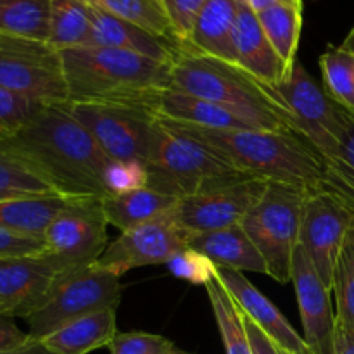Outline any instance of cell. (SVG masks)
I'll list each match as a JSON object with an SVG mask.
<instances>
[{
    "instance_id": "34",
    "label": "cell",
    "mask_w": 354,
    "mask_h": 354,
    "mask_svg": "<svg viewBox=\"0 0 354 354\" xmlns=\"http://www.w3.org/2000/svg\"><path fill=\"white\" fill-rule=\"evenodd\" d=\"M55 194L48 183L0 149V201Z\"/></svg>"
},
{
    "instance_id": "16",
    "label": "cell",
    "mask_w": 354,
    "mask_h": 354,
    "mask_svg": "<svg viewBox=\"0 0 354 354\" xmlns=\"http://www.w3.org/2000/svg\"><path fill=\"white\" fill-rule=\"evenodd\" d=\"M297 297L303 339L311 354H337V317L332 290L318 277L304 249L297 244L294 252L292 280Z\"/></svg>"
},
{
    "instance_id": "7",
    "label": "cell",
    "mask_w": 354,
    "mask_h": 354,
    "mask_svg": "<svg viewBox=\"0 0 354 354\" xmlns=\"http://www.w3.org/2000/svg\"><path fill=\"white\" fill-rule=\"evenodd\" d=\"M111 161L145 165L154 133L156 113L144 104L64 102Z\"/></svg>"
},
{
    "instance_id": "4",
    "label": "cell",
    "mask_w": 354,
    "mask_h": 354,
    "mask_svg": "<svg viewBox=\"0 0 354 354\" xmlns=\"http://www.w3.org/2000/svg\"><path fill=\"white\" fill-rule=\"evenodd\" d=\"M169 88L228 107L265 130L297 131L277 90L263 85L235 62L178 47L171 64Z\"/></svg>"
},
{
    "instance_id": "24",
    "label": "cell",
    "mask_w": 354,
    "mask_h": 354,
    "mask_svg": "<svg viewBox=\"0 0 354 354\" xmlns=\"http://www.w3.org/2000/svg\"><path fill=\"white\" fill-rule=\"evenodd\" d=\"M116 334V310H104L69 322L41 342L55 354H88L109 348Z\"/></svg>"
},
{
    "instance_id": "46",
    "label": "cell",
    "mask_w": 354,
    "mask_h": 354,
    "mask_svg": "<svg viewBox=\"0 0 354 354\" xmlns=\"http://www.w3.org/2000/svg\"><path fill=\"white\" fill-rule=\"evenodd\" d=\"M171 354H192V353H189V351H183V349L176 348V346H175V349H173V353H171Z\"/></svg>"
},
{
    "instance_id": "44",
    "label": "cell",
    "mask_w": 354,
    "mask_h": 354,
    "mask_svg": "<svg viewBox=\"0 0 354 354\" xmlns=\"http://www.w3.org/2000/svg\"><path fill=\"white\" fill-rule=\"evenodd\" d=\"M248 6L251 7L254 12H261V10L273 6H292L297 7V9H304L303 0H248Z\"/></svg>"
},
{
    "instance_id": "2",
    "label": "cell",
    "mask_w": 354,
    "mask_h": 354,
    "mask_svg": "<svg viewBox=\"0 0 354 354\" xmlns=\"http://www.w3.org/2000/svg\"><path fill=\"white\" fill-rule=\"evenodd\" d=\"M165 121L175 130L213 149L252 178L286 182L304 189H315L324 182L325 159L308 138L294 130L203 128Z\"/></svg>"
},
{
    "instance_id": "33",
    "label": "cell",
    "mask_w": 354,
    "mask_h": 354,
    "mask_svg": "<svg viewBox=\"0 0 354 354\" xmlns=\"http://www.w3.org/2000/svg\"><path fill=\"white\" fill-rule=\"evenodd\" d=\"M330 290L334 294L337 324L354 332V225L335 263Z\"/></svg>"
},
{
    "instance_id": "27",
    "label": "cell",
    "mask_w": 354,
    "mask_h": 354,
    "mask_svg": "<svg viewBox=\"0 0 354 354\" xmlns=\"http://www.w3.org/2000/svg\"><path fill=\"white\" fill-rule=\"evenodd\" d=\"M206 294L209 297L211 310H213L214 320H216L218 330H220L221 341L227 354H254L252 351L251 339H249L248 328H245L244 313L235 303L234 297L227 290V287L214 277L207 282Z\"/></svg>"
},
{
    "instance_id": "22",
    "label": "cell",
    "mask_w": 354,
    "mask_h": 354,
    "mask_svg": "<svg viewBox=\"0 0 354 354\" xmlns=\"http://www.w3.org/2000/svg\"><path fill=\"white\" fill-rule=\"evenodd\" d=\"M154 113L162 120L203 128H259L258 124L228 107L199 97L185 95L171 88L159 93L154 102Z\"/></svg>"
},
{
    "instance_id": "45",
    "label": "cell",
    "mask_w": 354,
    "mask_h": 354,
    "mask_svg": "<svg viewBox=\"0 0 354 354\" xmlns=\"http://www.w3.org/2000/svg\"><path fill=\"white\" fill-rule=\"evenodd\" d=\"M337 354H354V332L337 324Z\"/></svg>"
},
{
    "instance_id": "47",
    "label": "cell",
    "mask_w": 354,
    "mask_h": 354,
    "mask_svg": "<svg viewBox=\"0 0 354 354\" xmlns=\"http://www.w3.org/2000/svg\"><path fill=\"white\" fill-rule=\"evenodd\" d=\"M237 2H242V3H248V0H237Z\"/></svg>"
},
{
    "instance_id": "28",
    "label": "cell",
    "mask_w": 354,
    "mask_h": 354,
    "mask_svg": "<svg viewBox=\"0 0 354 354\" xmlns=\"http://www.w3.org/2000/svg\"><path fill=\"white\" fill-rule=\"evenodd\" d=\"M85 2L120 19L137 24L154 37L178 45L175 30L161 0H85Z\"/></svg>"
},
{
    "instance_id": "20",
    "label": "cell",
    "mask_w": 354,
    "mask_h": 354,
    "mask_svg": "<svg viewBox=\"0 0 354 354\" xmlns=\"http://www.w3.org/2000/svg\"><path fill=\"white\" fill-rule=\"evenodd\" d=\"M237 0H207L194 24L189 40L180 45V48L237 64Z\"/></svg>"
},
{
    "instance_id": "26",
    "label": "cell",
    "mask_w": 354,
    "mask_h": 354,
    "mask_svg": "<svg viewBox=\"0 0 354 354\" xmlns=\"http://www.w3.org/2000/svg\"><path fill=\"white\" fill-rule=\"evenodd\" d=\"M320 69L325 93L354 114V28L341 45H328L320 55Z\"/></svg>"
},
{
    "instance_id": "10",
    "label": "cell",
    "mask_w": 354,
    "mask_h": 354,
    "mask_svg": "<svg viewBox=\"0 0 354 354\" xmlns=\"http://www.w3.org/2000/svg\"><path fill=\"white\" fill-rule=\"evenodd\" d=\"M102 199L83 197L54 218L44 234V256L69 273L92 266L109 245Z\"/></svg>"
},
{
    "instance_id": "36",
    "label": "cell",
    "mask_w": 354,
    "mask_h": 354,
    "mask_svg": "<svg viewBox=\"0 0 354 354\" xmlns=\"http://www.w3.org/2000/svg\"><path fill=\"white\" fill-rule=\"evenodd\" d=\"M166 266H168L169 273L173 277L194 283V286H206L207 282H211L216 277V265L209 258H206V256L201 254L196 249L189 248V245L176 252L166 263Z\"/></svg>"
},
{
    "instance_id": "32",
    "label": "cell",
    "mask_w": 354,
    "mask_h": 354,
    "mask_svg": "<svg viewBox=\"0 0 354 354\" xmlns=\"http://www.w3.org/2000/svg\"><path fill=\"white\" fill-rule=\"evenodd\" d=\"M335 194L354 213V114H349L342 140L334 156L325 159L322 185Z\"/></svg>"
},
{
    "instance_id": "15",
    "label": "cell",
    "mask_w": 354,
    "mask_h": 354,
    "mask_svg": "<svg viewBox=\"0 0 354 354\" xmlns=\"http://www.w3.org/2000/svg\"><path fill=\"white\" fill-rule=\"evenodd\" d=\"M69 275L73 273L44 254L0 258V315L26 320Z\"/></svg>"
},
{
    "instance_id": "1",
    "label": "cell",
    "mask_w": 354,
    "mask_h": 354,
    "mask_svg": "<svg viewBox=\"0 0 354 354\" xmlns=\"http://www.w3.org/2000/svg\"><path fill=\"white\" fill-rule=\"evenodd\" d=\"M0 149L23 162L64 197L107 196L104 173L111 159L64 102L44 104Z\"/></svg>"
},
{
    "instance_id": "8",
    "label": "cell",
    "mask_w": 354,
    "mask_h": 354,
    "mask_svg": "<svg viewBox=\"0 0 354 354\" xmlns=\"http://www.w3.org/2000/svg\"><path fill=\"white\" fill-rule=\"evenodd\" d=\"M0 86L35 102H68L61 50L44 40L0 35Z\"/></svg>"
},
{
    "instance_id": "5",
    "label": "cell",
    "mask_w": 354,
    "mask_h": 354,
    "mask_svg": "<svg viewBox=\"0 0 354 354\" xmlns=\"http://www.w3.org/2000/svg\"><path fill=\"white\" fill-rule=\"evenodd\" d=\"M145 169L147 187L176 199L252 178L161 118H156Z\"/></svg>"
},
{
    "instance_id": "41",
    "label": "cell",
    "mask_w": 354,
    "mask_h": 354,
    "mask_svg": "<svg viewBox=\"0 0 354 354\" xmlns=\"http://www.w3.org/2000/svg\"><path fill=\"white\" fill-rule=\"evenodd\" d=\"M30 334L23 332L12 318H7L0 315V351L14 349L17 346H23L30 341Z\"/></svg>"
},
{
    "instance_id": "43",
    "label": "cell",
    "mask_w": 354,
    "mask_h": 354,
    "mask_svg": "<svg viewBox=\"0 0 354 354\" xmlns=\"http://www.w3.org/2000/svg\"><path fill=\"white\" fill-rule=\"evenodd\" d=\"M0 354H55L54 351L47 348L41 341H35V339H30L26 344L17 346L14 349H7V351H0Z\"/></svg>"
},
{
    "instance_id": "12",
    "label": "cell",
    "mask_w": 354,
    "mask_h": 354,
    "mask_svg": "<svg viewBox=\"0 0 354 354\" xmlns=\"http://www.w3.org/2000/svg\"><path fill=\"white\" fill-rule=\"evenodd\" d=\"M354 225V213L324 187L308 189L301 216L299 245L322 282L330 289L335 263Z\"/></svg>"
},
{
    "instance_id": "31",
    "label": "cell",
    "mask_w": 354,
    "mask_h": 354,
    "mask_svg": "<svg viewBox=\"0 0 354 354\" xmlns=\"http://www.w3.org/2000/svg\"><path fill=\"white\" fill-rule=\"evenodd\" d=\"M256 16L277 54L289 68H294L303 31V9L292 6H273L256 12Z\"/></svg>"
},
{
    "instance_id": "25",
    "label": "cell",
    "mask_w": 354,
    "mask_h": 354,
    "mask_svg": "<svg viewBox=\"0 0 354 354\" xmlns=\"http://www.w3.org/2000/svg\"><path fill=\"white\" fill-rule=\"evenodd\" d=\"M78 199L83 197L47 194V196L14 197V199L0 201V228L44 237L45 230L54 221V218Z\"/></svg>"
},
{
    "instance_id": "23",
    "label": "cell",
    "mask_w": 354,
    "mask_h": 354,
    "mask_svg": "<svg viewBox=\"0 0 354 354\" xmlns=\"http://www.w3.org/2000/svg\"><path fill=\"white\" fill-rule=\"evenodd\" d=\"M176 203H178L176 197L158 192L151 187H142L130 192L109 194L102 197L107 221L120 232L131 230V228L166 216L171 213Z\"/></svg>"
},
{
    "instance_id": "11",
    "label": "cell",
    "mask_w": 354,
    "mask_h": 354,
    "mask_svg": "<svg viewBox=\"0 0 354 354\" xmlns=\"http://www.w3.org/2000/svg\"><path fill=\"white\" fill-rule=\"evenodd\" d=\"M296 130L313 144L324 159L335 154L348 127L349 111L339 106L315 82L303 64H294L289 78L277 86Z\"/></svg>"
},
{
    "instance_id": "17",
    "label": "cell",
    "mask_w": 354,
    "mask_h": 354,
    "mask_svg": "<svg viewBox=\"0 0 354 354\" xmlns=\"http://www.w3.org/2000/svg\"><path fill=\"white\" fill-rule=\"evenodd\" d=\"M216 277L227 287L242 313L254 322L286 354H311L303 335L287 322L282 311L242 272L216 266Z\"/></svg>"
},
{
    "instance_id": "21",
    "label": "cell",
    "mask_w": 354,
    "mask_h": 354,
    "mask_svg": "<svg viewBox=\"0 0 354 354\" xmlns=\"http://www.w3.org/2000/svg\"><path fill=\"white\" fill-rule=\"evenodd\" d=\"M187 245L209 258L220 268L268 275L265 259L241 225L225 228V230L192 235Z\"/></svg>"
},
{
    "instance_id": "38",
    "label": "cell",
    "mask_w": 354,
    "mask_h": 354,
    "mask_svg": "<svg viewBox=\"0 0 354 354\" xmlns=\"http://www.w3.org/2000/svg\"><path fill=\"white\" fill-rule=\"evenodd\" d=\"M104 185L107 196L147 187L145 165L135 161H111L104 173Z\"/></svg>"
},
{
    "instance_id": "18",
    "label": "cell",
    "mask_w": 354,
    "mask_h": 354,
    "mask_svg": "<svg viewBox=\"0 0 354 354\" xmlns=\"http://www.w3.org/2000/svg\"><path fill=\"white\" fill-rule=\"evenodd\" d=\"M235 52L237 64L270 88L282 85L292 71L270 44L254 10L242 2H239Z\"/></svg>"
},
{
    "instance_id": "9",
    "label": "cell",
    "mask_w": 354,
    "mask_h": 354,
    "mask_svg": "<svg viewBox=\"0 0 354 354\" xmlns=\"http://www.w3.org/2000/svg\"><path fill=\"white\" fill-rule=\"evenodd\" d=\"M121 294L123 286L120 277L95 265L86 266L66 277L47 303L26 318L28 334L35 341H41L69 322L104 310H118Z\"/></svg>"
},
{
    "instance_id": "19",
    "label": "cell",
    "mask_w": 354,
    "mask_h": 354,
    "mask_svg": "<svg viewBox=\"0 0 354 354\" xmlns=\"http://www.w3.org/2000/svg\"><path fill=\"white\" fill-rule=\"evenodd\" d=\"M90 23H92V30H90L86 45L121 48V50L133 52V54L145 55L156 61L168 62V64H173L178 54V45L154 37L144 28L92 6H90Z\"/></svg>"
},
{
    "instance_id": "39",
    "label": "cell",
    "mask_w": 354,
    "mask_h": 354,
    "mask_svg": "<svg viewBox=\"0 0 354 354\" xmlns=\"http://www.w3.org/2000/svg\"><path fill=\"white\" fill-rule=\"evenodd\" d=\"M175 30L178 47L189 40L192 28L207 0H161Z\"/></svg>"
},
{
    "instance_id": "35",
    "label": "cell",
    "mask_w": 354,
    "mask_h": 354,
    "mask_svg": "<svg viewBox=\"0 0 354 354\" xmlns=\"http://www.w3.org/2000/svg\"><path fill=\"white\" fill-rule=\"evenodd\" d=\"M44 106L0 86V144L19 131Z\"/></svg>"
},
{
    "instance_id": "13",
    "label": "cell",
    "mask_w": 354,
    "mask_h": 354,
    "mask_svg": "<svg viewBox=\"0 0 354 354\" xmlns=\"http://www.w3.org/2000/svg\"><path fill=\"white\" fill-rule=\"evenodd\" d=\"M266 183L268 182L263 178H245L183 197L173 207L171 218L189 234V239L197 234L235 227L241 225L249 211L258 204L265 194Z\"/></svg>"
},
{
    "instance_id": "42",
    "label": "cell",
    "mask_w": 354,
    "mask_h": 354,
    "mask_svg": "<svg viewBox=\"0 0 354 354\" xmlns=\"http://www.w3.org/2000/svg\"><path fill=\"white\" fill-rule=\"evenodd\" d=\"M244 320H245V328H248V334L249 339H251V344H252V351L254 354H286L254 322L249 320L248 317L244 315Z\"/></svg>"
},
{
    "instance_id": "37",
    "label": "cell",
    "mask_w": 354,
    "mask_h": 354,
    "mask_svg": "<svg viewBox=\"0 0 354 354\" xmlns=\"http://www.w3.org/2000/svg\"><path fill=\"white\" fill-rule=\"evenodd\" d=\"M169 339L149 332H118L109 344L111 354H171Z\"/></svg>"
},
{
    "instance_id": "29",
    "label": "cell",
    "mask_w": 354,
    "mask_h": 354,
    "mask_svg": "<svg viewBox=\"0 0 354 354\" xmlns=\"http://www.w3.org/2000/svg\"><path fill=\"white\" fill-rule=\"evenodd\" d=\"M90 30V6L85 0H50L48 44L57 50L86 45Z\"/></svg>"
},
{
    "instance_id": "30",
    "label": "cell",
    "mask_w": 354,
    "mask_h": 354,
    "mask_svg": "<svg viewBox=\"0 0 354 354\" xmlns=\"http://www.w3.org/2000/svg\"><path fill=\"white\" fill-rule=\"evenodd\" d=\"M50 0H0V35L48 41Z\"/></svg>"
},
{
    "instance_id": "14",
    "label": "cell",
    "mask_w": 354,
    "mask_h": 354,
    "mask_svg": "<svg viewBox=\"0 0 354 354\" xmlns=\"http://www.w3.org/2000/svg\"><path fill=\"white\" fill-rule=\"evenodd\" d=\"M189 244V234L183 232L171 213L154 221L121 232L109 242L104 254L93 265L116 277L127 275L140 266L166 265L173 256Z\"/></svg>"
},
{
    "instance_id": "40",
    "label": "cell",
    "mask_w": 354,
    "mask_h": 354,
    "mask_svg": "<svg viewBox=\"0 0 354 354\" xmlns=\"http://www.w3.org/2000/svg\"><path fill=\"white\" fill-rule=\"evenodd\" d=\"M45 251L44 237L17 234V232L0 228V258H23V256H40Z\"/></svg>"
},
{
    "instance_id": "3",
    "label": "cell",
    "mask_w": 354,
    "mask_h": 354,
    "mask_svg": "<svg viewBox=\"0 0 354 354\" xmlns=\"http://www.w3.org/2000/svg\"><path fill=\"white\" fill-rule=\"evenodd\" d=\"M68 102L144 104L154 109L158 95L169 88L171 64L99 45L61 50Z\"/></svg>"
},
{
    "instance_id": "6",
    "label": "cell",
    "mask_w": 354,
    "mask_h": 354,
    "mask_svg": "<svg viewBox=\"0 0 354 354\" xmlns=\"http://www.w3.org/2000/svg\"><path fill=\"white\" fill-rule=\"evenodd\" d=\"M308 189L286 182H268L261 199L241 227L263 256L268 277L279 283L292 280L294 252L299 244L301 216Z\"/></svg>"
}]
</instances>
